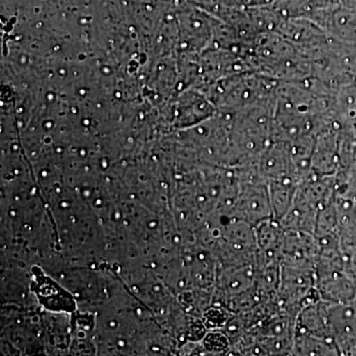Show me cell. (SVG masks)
Here are the masks:
<instances>
[{"label": "cell", "mask_w": 356, "mask_h": 356, "mask_svg": "<svg viewBox=\"0 0 356 356\" xmlns=\"http://www.w3.org/2000/svg\"><path fill=\"white\" fill-rule=\"evenodd\" d=\"M280 0H248V6L270 7L277 3Z\"/></svg>", "instance_id": "cell-1"}]
</instances>
